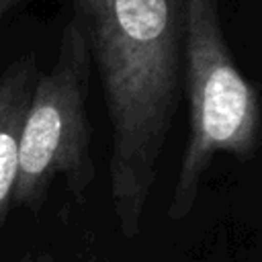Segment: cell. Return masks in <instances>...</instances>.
<instances>
[{"label": "cell", "mask_w": 262, "mask_h": 262, "mask_svg": "<svg viewBox=\"0 0 262 262\" xmlns=\"http://www.w3.org/2000/svg\"><path fill=\"white\" fill-rule=\"evenodd\" d=\"M39 76L35 53L16 57L0 74V250L16 184L20 129Z\"/></svg>", "instance_id": "cell-4"}, {"label": "cell", "mask_w": 262, "mask_h": 262, "mask_svg": "<svg viewBox=\"0 0 262 262\" xmlns=\"http://www.w3.org/2000/svg\"><path fill=\"white\" fill-rule=\"evenodd\" d=\"M182 90L188 135L168 205L170 221L188 217L203 176L219 154L244 162L262 141V100L233 61L219 0H184Z\"/></svg>", "instance_id": "cell-2"}, {"label": "cell", "mask_w": 262, "mask_h": 262, "mask_svg": "<svg viewBox=\"0 0 262 262\" xmlns=\"http://www.w3.org/2000/svg\"><path fill=\"white\" fill-rule=\"evenodd\" d=\"M72 6L111 123L113 215L133 239L182 96L184 0H72Z\"/></svg>", "instance_id": "cell-1"}, {"label": "cell", "mask_w": 262, "mask_h": 262, "mask_svg": "<svg viewBox=\"0 0 262 262\" xmlns=\"http://www.w3.org/2000/svg\"><path fill=\"white\" fill-rule=\"evenodd\" d=\"M90 72L84 33L70 18L59 37L55 61L39 76L29 100L18 141L12 207L39 213L55 178H63L76 201L86 199L96 174L86 106Z\"/></svg>", "instance_id": "cell-3"}, {"label": "cell", "mask_w": 262, "mask_h": 262, "mask_svg": "<svg viewBox=\"0 0 262 262\" xmlns=\"http://www.w3.org/2000/svg\"><path fill=\"white\" fill-rule=\"evenodd\" d=\"M23 2H27V0H0V23H2L12 10H16Z\"/></svg>", "instance_id": "cell-5"}, {"label": "cell", "mask_w": 262, "mask_h": 262, "mask_svg": "<svg viewBox=\"0 0 262 262\" xmlns=\"http://www.w3.org/2000/svg\"><path fill=\"white\" fill-rule=\"evenodd\" d=\"M20 262H57V260L47 252H35V254H27Z\"/></svg>", "instance_id": "cell-6"}]
</instances>
